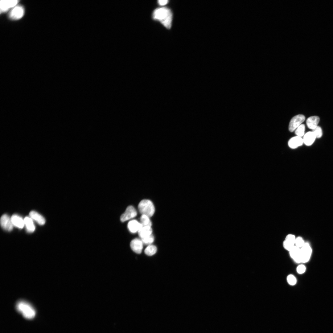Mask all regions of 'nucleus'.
Segmentation results:
<instances>
[{
    "label": "nucleus",
    "mask_w": 333,
    "mask_h": 333,
    "mask_svg": "<svg viewBox=\"0 0 333 333\" xmlns=\"http://www.w3.org/2000/svg\"><path fill=\"white\" fill-rule=\"evenodd\" d=\"M153 18L160 22L166 27L170 29L171 26L172 15L170 9L166 7L157 8L154 11Z\"/></svg>",
    "instance_id": "obj_1"
},
{
    "label": "nucleus",
    "mask_w": 333,
    "mask_h": 333,
    "mask_svg": "<svg viewBox=\"0 0 333 333\" xmlns=\"http://www.w3.org/2000/svg\"><path fill=\"white\" fill-rule=\"evenodd\" d=\"M15 308L17 310L27 319H31L35 315L36 312L34 308L24 300L18 301L16 304Z\"/></svg>",
    "instance_id": "obj_2"
},
{
    "label": "nucleus",
    "mask_w": 333,
    "mask_h": 333,
    "mask_svg": "<svg viewBox=\"0 0 333 333\" xmlns=\"http://www.w3.org/2000/svg\"><path fill=\"white\" fill-rule=\"evenodd\" d=\"M138 209L141 214L149 217L152 216L155 212L154 206L152 202L149 199L141 200L138 204Z\"/></svg>",
    "instance_id": "obj_3"
},
{
    "label": "nucleus",
    "mask_w": 333,
    "mask_h": 333,
    "mask_svg": "<svg viewBox=\"0 0 333 333\" xmlns=\"http://www.w3.org/2000/svg\"><path fill=\"white\" fill-rule=\"evenodd\" d=\"M305 120V116L302 114H298L294 117L291 120L289 126V129L293 132Z\"/></svg>",
    "instance_id": "obj_4"
},
{
    "label": "nucleus",
    "mask_w": 333,
    "mask_h": 333,
    "mask_svg": "<svg viewBox=\"0 0 333 333\" xmlns=\"http://www.w3.org/2000/svg\"><path fill=\"white\" fill-rule=\"evenodd\" d=\"M24 13V8L21 6L16 5L10 10L9 17L12 20H18L23 17Z\"/></svg>",
    "instance_id": "obj_5"
},
{
    "label": "nucleus",
    "mask_w": 333,
    "mask_h": 333,
    "mask_svg": "<svg viewBox=\"0 0 333 333\" xmlns=\"http://www.w3.org/2000/svg\"><path fill=\"white\" fill-rule=\"evenodd\" d=\"M301 263H306L310 258L312 249L309 243H305L300 248Z\"/></svg>",
    "instance_id": "obj_6"
},
{
    "label": "nucleus",
    "mask_w": 333,
    "mask_h": 333,
    "mask_svg": "<svg viewBox=\"0 0 333 333\" xmlns=\"http://www.w3.org/2000/svg\"><path fill=\"white\" fill-rule=\"evenodd\" d=\"M137 215V212L134 208L132 206H128L124 212L120 217V220L122 222L132 219Z\"/></svg>",
    "instance_id": "obj_7"
},
{
    "label": "nucleus",
    "mask_w": 333,
    "mask_h": 333,
    "mask_svg": "<svg viewBox=\"0 0 333 333\" xmlns=\"http://www.w3.org/2000/svg\"><path fill=\"white\" fill-rule=\"evenodd\" d=\"M0 224L1 227L5 230L10 231L13 228L11 218L6 214L3 215L1 218Z\"/></svg>",
    "instance_id": "obj_8"
},
{
    "label": "nucleus",
    "mask_w": 333,
    "mask_h": 333,
    "mask_svg": "<svg viewBox=\"0 0 333 333\" xmlns=\"http://www.w3.org/2000/svg\"><path fill=\"white\" fill-rule=\"evenodd\" d=\"M18 0H2L0 1V8L1 12H5L10 9L13 8L18 4Z\"/></svg>",
    "instance_id": "obj_9"
},
{
    "label": "nucleus",
    "mask_w": 333,
    "mask_h": 333,
    "mask_svg": "<svg viewBox=\"0 0 333 333\" xmlns=\"http://www.w3.org/2000/svg\"><path fill=\"white\" fill-rule=\"evenodd\" d=\"M143 244L141 240L135 238L131 241L130 246L134 252L136 253L140 254L142 250Z\"/></svg>",
    "instance_id": "obj_10"
},
{
    "label": "nucleus",
    "mask_w": 333,
    "mask_h": 333,
    "mask_svg": "<svg viewBox=\"0 0 333 333\" xmlns=\"http://www.w3.org/2000/svg\"><path fill=\"white\" fill-rule=\"evenodd\" d=\"M289 252L290 257L295 262L301 263L300 248L294 245Z\"/></svg>",
    "instance_id": "obj_11"
},
{
    "label": "nucleus",
    "mask_w": 333,
    "mask_h": 333,
    "mask_svg": "<svg viewBox=\"0 0 333 333\" xmlns=\"http://www.w3.org/2000/svg\"><path fill=\"white\" fill-rule=\"evenodd\" d=\"M143 227L142 224L137 220H134L130 221L127 224L129 231L132 233H135Z\"/></svg>",
    "instance_id": "obj_12"
},
{
    "label": "nucleus",
    "mask_w": 333,
    "mask_h": 333,
    "mask_svg": "<svg viewBox=\"0 0 333 333\" xmlns=\"http://www.w3.org/2000/svg\"><path fill=\"white\" fill-rule=\"evenodd\" d=\"M303 143L302 137L296 136L291 138L289 141L288 145L292 149H295L301 146Z\"/></svg>",
    "instance_id": "obj_13"
},
{
    "label": "nucleus",
    "mask_w": 333,
    "mask_h": 333,
    "mask_svg": "<svg viewBox=\"0 0 333 333\" xmlns=\"http://www.w3.org/2000/svg\"><path fill=\"white\" fill-rule=\"evenodd\" d=\"M319 121L320 118L318 116H310L306 120L307 126L309 128L312 130L318 126Z\"/></svg>",
    "instance_id": "obj_14"
},
{
    "label": "nucleus",
    "mask_w": 333,
    "mask_h": 333,
    "mask_svg": "<svg viewBox=\"0 0 333 333\" xmlns=\"http://www.w3.org/2000/svg\"><path fill=\"white\" fill-rule=\"evenodd\" d=\"M316 137L312 131H309L304 135L303 143L307 146L311 145L315 141Z\"/></svg>",
    "instance_id": "obj_15"
},
{
    "label": "nucleus",
    "mask_w": 333,
    "mask_h": 333,
    "mask_svg": "<svg viewBox=\"0 0 333 333\" xmlns=\"http://www.w3.org/2000/svg\"><path fill=\"white\" fill-rule=\"evenodd\" d=\"M30 217L36 221L39 224L43 225L45 223L44 218L41 215L35 211H31L29 213Z\"/></svg>",
    "instance_id": "obj_16"
},
{
    "label": "nucleus",
    "mask_w": 333,
    "mask_h": 333,
    "mask_svg": "<svg viewBox=\"0 0 333 333\" xmlns=\"http://www.w3.org/2000/svg\"><path fill=\"white\" fill-rule=\"evenodd\" d=\"M14 225L19 228H22L24 225V220L19 216L14 214L11 217Z\"/></svg>",
    "instance_id": "obj_17"
},
{
    "label": "nucleus",
    "mask_w": 333,
    "mask_h": 333,
    "mask_svg": "<svg viewBox=\"0 0 333 333\" xmlns=\"http://www.w3.org/2000/svg\"><path fill=\"white\" fill-rule=\"evenodd\" d=\"M152 229L150 226H143L138 231V234L141 239L145 238L151 235Z\"/></svg>",
    "instance_id": "obj_18"
},
{
    "label": "nucleus",
    "mask_w": 333,
    "mask_h": 333,
    "mask_svg": "<svg viewBox=\"0 0 333 333\" xmlns=\"http://www.w3.org/2000/svg\"><path fill=\"white\" fill-rule=\"evenodd\" d=\"M24 225L27 231L29 232H33L35 230V226L32 219L28 216L26 217L24 219Z\"/></svg>",
    "instance_id": "obj_19"
},
{
    "label": "nucleus",
    "mask_w": 333,
    "mask_h": 333,
    "mask_svg": "<svg viewBox=\"0 0 333 333\" xmlns=\"http://www.w3.org/2000/svg\"><path fill=\"white\" fill-rule=\"evenodd\" d=\"M157 251L156 247L153 245H149L145 249V253L148 256H151L154 254Z\"/></svg>",
    "instance_id": "obj_20"
},
{
    "label": "nucleus",
    "mask_w": 333,
    "mask_h": 333,
    "mask_svg": "<svg viewBox=\"0 0 333 333\" xmlns=\"http://www.w3.org/2000/svg\"><path fill=\"white\" fill-rule=\"evenodd\" d=\"M140 222L143 226H148L151 227L152 223L149 217L145 215H142L140 218Z\"/></svg>",
    "instance_id": "obj_21"
},
{
    "label": "nucleus",
    "mask_w": 333,
    "mask_h": 333,
    "mask_svg": "<svg viewBox=\"0 0 333 333\" xmlns=\"http://www.w3.org/2000/svg\"><path fill=\"white\" fill-rule=\"evenodd\" d=\"M305 125L302 124L295 130V133L297 136L302 137L305 134Z\"/></svg>",
    "instance_id": "obj_22"
},
{
    "label": "nucleus",
    "mask_w": 333,
    "mask_h": 333,
    "mask_svg": "<svg viewBox=\"0 0 333 333\" xmlns=\"http://www.w3.org/2000/svg\"><path fill=\"white\" fill-rule=\"evenodd\" d=\"M143 244L146 245H150L154 241V236L151 235L141 239Z\"/></svg>",
    "instance_id": "obj_23"
},
{
    "label": "nucleus",
    "mask_w": 333,
    "mask_h": 333,
    "mask_svg": "<svg viewBox=\"0 0 333 333\" xmlns=\"http://www.w3.org/2000/svg\"><path fill=\"white\" fill-rule=\"evenodd\" d=\"M286 279L288 283L291 286H294L297 283L296 278L293 274H289L287 276Z\"/></svg>",
    "instance_id": "obj_24"
},
{
    "label": "nucleus",
    "mask_w": 333,
    "mask_h": 333,
    "mask_svg": "<svg viewBox=\"0 0 333 333\" xmlns=\"http://www.w3.org/2000/svg\"><path fill=\"white\" fill-rule=\"evenodd\" d=\"M315 135L316 138H320L323 135V131L321 128L318 126L312 131Z\"/></svg>",
    "instance_id": "obj_25"
},
{
    "label": "nucleus",
    "mask_w": 333,
    "mask_h": 333,
    "mask_svg": "<svg viewBox=\"0 0 333 333\" xmlns=\"http://www.w3.org/2000/svg\"><path fill=\"white\" fill-rule=\"evenodd\" d=\"M305 243L304 240L302 237L298 236L296 238L295 245L296 247L301 248Z\"/></svg>",
    "instance_id": "obj_26"
},
{
    "label": "nucleus",
    "mask_w": 333,
    "mask_h": 333,
    "mask_svg": "<svg viewBox=\"0 0 333 333\" xmlns=\"http://www.w3.org/2000/svg\"><path fill=\"white\" fill-rule=\"evenodd\" d=\"M294 245L291 243L285 240L283 243L284 248L286 250L289 251L294 247Z\"/></svg>",
    "instance_id": "obj_27"
},
{
    "label": "nucleus",
    "mask_w": 333,
    "mask_h": 333,
    "mask_svg": "<svg viewBox=\"0 0 333 333\" xmlns=\"http://www.w3.org/2000/svg\"><path fill=\"white\" fill-rule=\"evenodd\" d=\"M296 238L295 236L294 235L288 234L286 236L285 240L294 244L295 245Z\"/></svg>",
    "instance_id": "obj_28"
},
{
    "label": "nucleus",
    "mask_w": 333,
    "mask_h": 333,
    "mask_svg": "<svg viewBox=\"0 0 333 333\" xmlns=\"http://www.w3.org/2000/svg\"><path fill=\"white\" fill-rule=\"evenodd\" d=\"M306 267L305 266L302 264L298 265L296 268L297 272L300 274L304 273L306 271Z\"/></svg>",
    "instance_id": "obj_29"
},
{
    "label": "nucleus",
    "mask_w": 333,
    "mask_h": 333,
    "mask_svg": "<svg viewBox=\"0 0 333 333\" xmlns=\"http://www.w3.org/2000/svg\"><path fill=\"white\" fill-rule=\"evenodd\" d=\"M158 3L161 6H163L166 4L168 2V1L167 0H159L158 1Z\"/></svg>",
    "instance_id": "obj_30"
}]
</instances>
